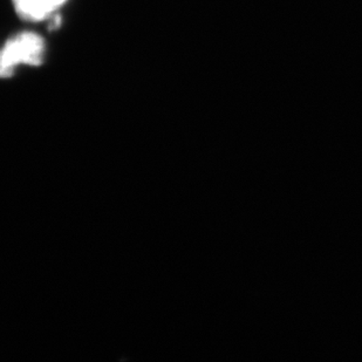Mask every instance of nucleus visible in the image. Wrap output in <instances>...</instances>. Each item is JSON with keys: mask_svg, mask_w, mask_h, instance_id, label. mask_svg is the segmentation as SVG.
I'll return each instance as SVG.
<instances>
[{"mask_svg": "<svg viewBox=\"0 0 362 362\" xmlns=\"http://www.w3.org/2000/svg\"><path fill=\"white\" fill-rule=\"evenodd\" d=\"M46 54L44 38L35 32H21L4 45L0 58V74L4 79L13 76L19 65L40 66Z\"/></svg>", "mask_w": 362, "mask_h": 362, "instance_id": "f257e3e1", "label": "nucleus"}, {"mask_svg": "<svg viewBox=\"0 0 362 362\" xmlns=\"http://www.w3.org/2000/svg\"><path fill=\"white\" fill-rule=\"evenodd\" d=\"M48 21H49V23H48V30H49V31H57V30L62 26V19L60 14H54V16L49 18Z\"/></svg>", "mask_w": 362, "mask_h": 362, "instance_id": "7ed1b4c3", "label": "nucleus"}, {"mask_svg": "<svg viewBox=\"0 0 362 362\" xmlns=\"http://www.w3.org/2000/svg\"><path fill=\"white\" fill-rule=\"evenodd\" d=\"M69 0H12L18 16L26 21H47Z\"/></svg>", "mask_w": 362, "mask_h": 362, "instance_id": "f03ea898", "label": "nucleus"}]
</instances>
